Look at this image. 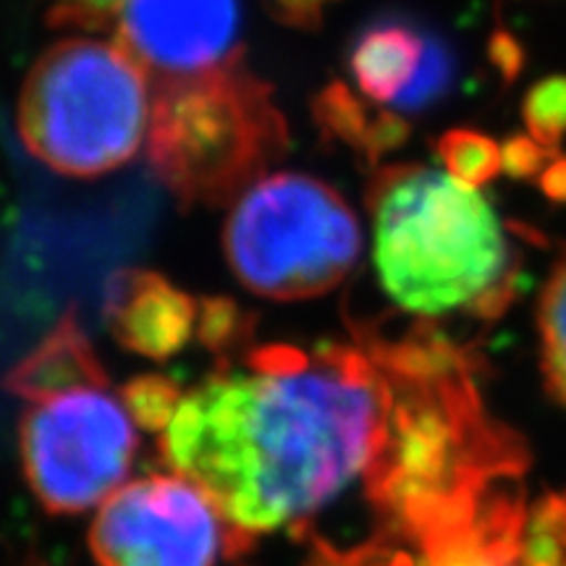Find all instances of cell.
Returning a JSON list of instances; mask_svg holds the SVG:
<instances>
[{"instance_id": "17", "label": "cell", "mask_w": 566, "mask_h": 566, "mask_svg": "<svg viewBox=\"0 0 566 566\" xmlns=\"http://www.w3.org/2000/svg\"><path fill=\"white\" fill-rule=\"evenodd\" d=\"M126 405H129L134 420L147 428H166L171 420L181 396L174 391L171 384L163 378H145L126 388Z\"/></svg>"}, {"instance_id": "9", "label": "cell", "mask_w": 566, "mask_h": 566, "mask_svg": "<svg viewBox=\"0 0 566 566\" xmlns=\"http://www.w3.org/2000/svg\"><path fill=\"white\" fill-rule=\"evenodd\" d=\"M239 0H124L118 45L158 80L192 76L233 63Z\"/></svg>"}, {"instance_id": "1", "label": "cell", "mask_w": 566, "mask_h": 566, "mask_svg": "<svg viewBox=\"0 0 566 566\" xmlns=\"http://www.w3.org/2000/svg\"><path fill=\"white\" fill-rule=\"evenodd\" d=\"M394 399L380 363L359 352L310 363L263 349L252 370L212 375L181 396L163 454L239 533H273L313 520L367 472L378 475Z\"/></svg>"}, {"instance_id": "11", "label": "cell", "mask_w": 566, "mask_h": 566, "mask_svg": "<svg viewBox=\"0 0 566 566\" xmlns=\"http://www.w3.org/2000/svg\"><path fill=\"white\" fill-rule=\"evenodd\" d=\"M424 42L399 21H378L359 34L352 48V74L367 97L394 103L415 82Z\"/></svg>"}, {"instance_id": "15", "label": "cell", "mask_w": 566, "mask_h": 566, "mask_svg": "<svg viewBox=\"0 0 566 566\" xmlns=\"http://www.w3.org/2000/svg\"><path fill=\"white\" fill-rule=\"evenodd\" d=\"M443 168L459 181L483 187L504 168V150L495 142L475 132H449L438 145Z\"/></svg>"}, {"instance_id": "6", "label": "cell", "mask_w": 566, "mask_h": 566, "mask_svg": "<svg viewBox=\"0 0 566 566\" xmlns=\"http://www.w3.org/2000/svg\"><path fill=\"white\" fill-rule=\"evenodd\" d=\"M21 417V467L48 512L103 506L129 475L137 420L101 378L32 396Z\"/></svg>"}, {"instance_id": "8", "label": "cell", "mask_w": 566, "mask_h": 566, "mask_svg": "<svg viewBox=\"0 0 566 566\" xmlns=\"http://www.w3.org/2000/svg\"><path fill=\"white\" fill-rule=\"evenodd\" d=\"M226 525L192 480L153 475L122 485L97 506L90 548L101 566H216Z\"/></svg>"}, {"instance_id": "19", "label": "cell", "mask_w": 566, "mask_h": 566, "mask_svg": "<svg viewBox=\"0 0 566 566\" xmlns=\"http://www.w3.org/2000/svg\"><path fill=\"white\" fill-rule=\"evenodd\" d=\"M122 3L124 0H55L53 19H61L63 24L97 27L116 17Z\"/></svg>"}, {"instance_id": "7", "label": "cell", "mask_w": 566, "mask_h": 566, "mask_svg": "<svg viewBox=\"0 0 566 566\" xmlns=\"http://www.w3.org/2000/svg\"><path fill=\"white\" fill-rule=\"evenodd\" d=\"M522 462L516 454L480 464L409 509L417 566H566V495L530 504Z\"/></svg>"}, {"instance_id": "13", "label": "cell", "mask_w": 566, "mask_h": 566, "mask_svg": "<svg viewBox=\"0 0 566 566\" xmlns=\"http://www.w3.org/2000/svg\"><path fill=\"white\" fill-rule=\"evenodd\" d=\"M317 118L325 129L359 150L380 153L405 137V124L391 113H370L344 84H334L317 97Z\"/></svg>"}, {"instance_id": "5", "label": "cell", "mask_w": 566, "mask_h": 566, "mask_svg": "<svg viewBox=\"0 0 566 566\" xmlns=\"http://www.w3.org/2000/svg\"><path fill=\"white\" fill-rule=\"evenodd\" d=\"M363 252V231L344 197L304 174L254 181L226 223V254L247 289L294 302L336 289Z\"/></svg>"}, {"instance_id": "2", "label": "cell", "mask_w": 566, "mask_h": 566, "mask_svg": "<svg viewBox=\"0 0 566 566\" xmlns=\"http://www.w3.org/2000/svg\"><path fill=\"white\" fill-rule=\"evenodd\" d=\"M373 258L396 307L438 317L504 292V226L480 195L446 168L391 166L370 187Z\"/></svg>"}, {"instance_id": "10", "label": "cell", "mask_w": 566, "mask_h": 566, "mask_svg": "<svg viewBox=\"0 0 566 566\" xmlns=\"http://www.w3.org/2000/svg\"><path fill=\"white\" fill-rule=\"evenodd\" d=\"M108 321L118 342L145 357H171L192 338V296L158 273H126L111 289Z\"/></svg>"}, {"instance_id": "20", "label": "cell", "mask_w": 566, "mask_h": 566, "mask_svg": "<svg viewBox=\"0 0 566 566\" xmlns=\"http://www.w3.org/2000/svg\"><path fill=\"white\" fill-rule=\"evenodd\" d=\"M328 0H268L273 17L294 27H315Z\"/></svg>"}, {"instance_id": "3", "label": "cell", "mask_w": 566, "mask_h": 566, "mask_svg": "<svg viewBox=\"0 0 566 566\" xmlns=\"http://www.w3.org/2000/svg\"><path fill=\"white\" fill-rule=\"evenodd\" d=\"M286 145V122L271 87L239 63L163 76L153 90L147 158L181 202L239 200Z\"/></svg>"}, {"instance_id": "12", "label": "cell", "mask_w": 566, "mask_h": 566, "mask_svg": "<svg viewBox=\"0 0 566 566\" xmlns=\"http://www.w3.org/2000/svg\"><path fill=\"white\" fill-rule=\"evenodd\" d=\"M101 375L105 373L97 365L87 338L76 328L74 317H66L40 344L38 352L30 354L9 375V388L19 391L24 399H32V396L55 391V388L76 384V380L101 378Z\"/></svg>"}, {"instance_id": "4", "label": "cell", "mask_w": 566, "mask_h": 566, "mask_svg": "<svg viewBox=\"0 0 566 566\" xmlns=\"http://www.w3.org/2000/svg\"><path fill=\"white\" fill-rule=\"evenodd\" d=\"M150 71L118 42L71 38L40 55L19 97V137L76 179L116 171L147 137Z\"/></svg>"}, {"instance_id": "18", "label": "cell", "mask_w": 566, "mask_h": 566, "mask_svg": "<svg viewBox=\"0 0 566 566\" xmlns=\"http://www.w3.org/2000/svg\"><path fill=\"white\" fill-rule=\"evenodd\" d=\"M451 74V61L449 55L438 42L428 40L424 42V55L420 63V71H417L415 82L396 97L394 105L399 108H420V105L430 103L436 95H441V90L446 87Z\"/></svg>"}, {"instance_id": "14", "label": "cell", "mask_w": 566, "mask_h": 566, "mask_svg": "<svg viewBox=\"0 0 566 566\" xmlns=\"http://www.w3.org/2000/svg\"><path fill=\"white\" fill-rule=\"evenodd\" d=\"M537 331L548 391L566 405V254L546 283L537 310Z\"/></svg>"}, {"instance_id": "16", "label": "cell", "mask_w": 566, "mask_h": 566, "mask_svg": "<svg viewBox=\"0 0 566 566\" xmlns=\"http://www.w3.org/2000/svg\"><path fill=\"white\" fill-rule=\"evenodd\" d=\"M525 122L537 145H554L566 134V80L541 82L525 101Z\"/></svg>"}]
</instances>
